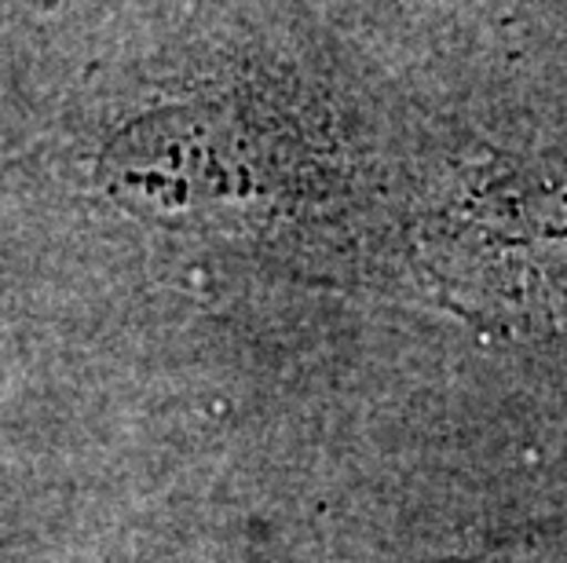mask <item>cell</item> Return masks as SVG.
Returning <instances> with one entry per match:
<instances>
[{
    "instance_id": "6da1fadb",
    "label": "cell",
    "mask_w": 567,
    "mask_h": 563,
    "mask_svg": "<svg viewBox=\"0 0 567 563\" xmlns=\"http://www.w3.org/2000/svg\"><path fill=\"white\" fill-rule=\"evenodd\" d=\"M446 274L516 307L567 304V176L524 169L451 212Z\"/></svg>"
},
{
    "instance_id": "7a4b0ae2",
    "label": "cell",
    "mask_w": 567,
    "mask_h": 563,
    "mask_svg": "<svg viewBox=\"0 0 567 563\" xmlns=\"http://www.w3.org/2000/svg\"><path fill=\"white\" fill-rule=\"evenodd\" d=\"M524 542H542V545H564L567 549V517L560 520H549V523H538L535 531L524 534Z\"/></svg>"
}]
</instances>
